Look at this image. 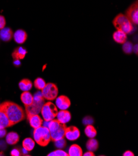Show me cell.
I'll return each mask as SVG.
<instances>
[{"instance_id": "1", "label": "cell", "mask_w": 138, "mask_h": 156, "mask_svg": "<svg viewBox=\"0 0 138 156\" xmlns=\"http://www.w3.org/2000/svg\"><path fill=\"white\" fill-rule=\"evenodd\" d=\"M0 108L9 119L12 126L24 119L25 114L22 108L12 101H6L0 104Z\"/></svg>"}, {"instance_id": "2", "label": "cell", "mask_w": 138, "mask_h": 156, "mask_svg": "<svg viewBox=\"0 0 138 156\" xmlns=\"http://www.w3.org/2000/svg\"><path fill=\"white\" fill-rule=\"evenodd\" d=\"M33 136L35 143L42 147L47 146L52 141L49 129L43 126L34 129Z\"/></svg>"}, {"instance_id": "3", "label": "cell", "mask_w": 138, "mask_h": 156, "mask_svg": "<svg viewBox=\"0 0 138 156\" xmlns=\"http://www.w3.org/2000/svg\"><path fill=\"white\" fill-rule=\"evenodd\" d=\"M114 27L119 30H121L126 34H130L134 29L133 25L126 15L119 14L113 21Z\"/></svg>"}, {"instance_id": "4", "label": "cell", "mask_w": 138, "mask_h": 156, "mask_svg": "<svg viewBox=\"0 0 138 156\" xmlns=\"http://www.w3.org/2000/svg\"><path fill=\"white\" fill-rule=\"evenodd\" d=\"M45 103V99L43 97L42 93H37L34 97L33 103L29 106H25V113L39 115L42 110V108Z\"/></svg>"}, {"instance_id": "5", "label": "cell", "mask_w": 138, "mask_h": 156, "mask_svg": "<svg viewBox=\"0 0 138 156\" xmlns=\"http://www.w3.org/2000/svg\"><path fill=\"white\" fill-rule=\"evenodd\" d=\"M58 112V110L56 106L50 101L43 104L40 112L45 121H49L55 119Z\"/></svg>"}, {"instance_id": "6", "label": "cell", "mask_w": 138, "mask_h": 156, "mask_svg": "<svg viewBox=\"0 0 138 156\" xmlns=\"http://www.w3.org/2000/svg\"><path fill=\"white\" fill-rule=\"evenodd\" d=\"M42 95L45 100L50 101L55 100L58 95V88L53 83H46L45 87L42 90Z\"/></svg>"}, {"instance_id": "7", "label": "cell", "mask_w": 138, "mask_h": 156, "mask_svg": "<svg viewBox=\"0 0 138 156\" xmlns=\"http://www.w3.org/2000/svg\"><path fill=\"white\" fill-rule=\"evenodd\" d=\"M133 24L137 25L138 24V2H134L126 10V14Z\"/></svg>"}, {"instance_id": "8", "label": "cell", "mask_w": 138, "mask_h": 156, "mask_svg": "<svg viewBox=\"0 0 138 156\" xmlns=\"http://www.w3.org/2000/svg\"><path fill=\"white\" fill-rule=\"evenodd\" d=\"M81 136V133L79 129L74 126H71L69 127H66L65 129V137L68 140L73 141H76Z\"/></svg>"}, {"instance_id": "9", "label": "cell", "mask_w": 138, "mask_h": 156, "mask_svg": "<svg viewBox=\"0 0 138 156\" xmlns=\"http://www.w3.org/2000/svg\"><path fill=\"white\" fill-rule=\"evenodd\" d=\"M66 124L61 123L59 126L55 129L54 131L50 132L51 136V139L53 141H56L58 140L63 139L65 137V129L66 128Z\"/></svg>"}, {"instance_id": "10", "label": "cell", "mask_w": 138, "mask_h": 156, "mask_svg": "<svg viewBox=\"0 0 138 156\" xmlns=\"http://www.w3.org/2000/svg\"><path fill=\"white\" fill-rule=\"evenodd\" d=\"M70 99L65 95H60L56 98V106L60 110H65L71 106Z\"/></svg>"}, {"instance_id": "11", "label": "cell", "mask_w": 138, "mask_h": 156, "mask_svg": "<svg viewBox=\"0 0 138 156\" xmlns=\"http://www.w3.org/2000/svg\"><path fill=\"white\" fill-rule=\"evenodd\" d=\"M26 115L30 126L34 129H36L42 126L43 121L39 115L27 114Z\"/></svg>"}, {"instance_id": "12", "label": "cell", "mask_w": 138, "mask_h": 156, "mask_svg": "<svg viewBox=\"0 0 138 156\" xmlns=\"http://www.w3.org/2000/svg\"><path fill=\"white\" fill-rule=\"evenodd\" d=\"M14 41L19 44H24L27 39V34L22 29H18L13 34Z\"/></svg>"}, {"instance_id": "13", "label": "cell", "mask_w": 138, "mask_h": 156, "mask_svg": "<svg viewBox=\"0 0 138 156\" xmlns=\"http://www.w3.org/2000/svg\"><path fill=\"white\" fill-rule=\"evenodd\" d=\"M56 119L63 124H66L71 119V115L67 110H60L56 115Z\"/></svg>"}, {"instance_id": "14", "label": "cell", "mask_w": 138, "mask_h": 156, "mask_svg": "<svg viewBox=\"0 0 138 156\" xmlns=\"http://www.w3.org/2000/svg\"><path fill=\"white\" fill-rule=\"evenodd\" d=\"M27 53L26 49L22 47H18L16 48L12 53V57L14 60H22L24 59Z\"/></svg>"}, {"instance_id": "15", "label": "cell", "mask_w": 138, "mask_h": 156, "mask_svg": "<svg viewBox=\"0 0 138 156\" xmlns=\"http://www.w3.org/2000/svg\"><path fill=\"white\" fill-rule=\"evenodd\" d=\"M13 37V33L11 29L4 27L0 30V38L5 42H9Z\"/></svg>"}, {"instance_id": "16", "label": "cell", "mask_w": 138, "mask_h": 156, "mask_svg": "<svg viewBox=\"0 0 138 156\" xmlns=\"http://www.w3.org/2000/svg\"><path fill=\"white\" fill-rule=\"evenodd\" d=\"M113 39L116 43L123 44L127 41V34L121 30H117L113 34Z\"/></svg>"}, {"instance_id": "17", "label": "cell", "mask_w": 138, "mask_h": 156, "mask_svg": "<svg viewBox=\"0 0 138 156\" xmlns=\"http://www.w3.org/2000/svg\"><path fill=\"white\" fill-rule=\"evenodd\" d=\"M21 100L25 106L31 105L34 101V96L29 91H23L21 95Z\"/></svg>"}, {"instance_id": "18", "label": "cell", "mask_w": 138, "mask_h": 156, "mask_svg": "<svg viewBox=\"0 0 138 156\" xmlns=\"http://www.w3.org/2000/svg\"><path fill=\"white\" fill-rule=\"evenodd\" d=\"M19 141V136L17 133L11 132L6 134V141L9 145L16 144Z\"/></svg>"}, {"instance_id": "19", "label": "cell", "mask_w": 138, "mask_h": 156, "mask_svg": "<svg viewBox=\"0 0 138 156\" xmlns=\"http://www.w3.org/2000/svg\"><path fill=\"white\" fill-rule=\"evenodd\" d=\"M68 156H82L83 154L81 147L76 144H74L70 146L68 151Z\"/></svg>"}, {"instance_id": "20", "label": "cell", "mask_w": 138, "mask_h": 156, "mask_svg": "<svg viewBox=\"0 0 138 156\" xmlns=\"http://www.w3.org/2000/svg\"><path fill=\"white\" fill-rule=\"evenodd\" d=\"M11 126H12V125L9 119L2 109L0 108V127L6 128Z\"/></svg>"}, {"instance_id": "21", "label": "cell", "mask_w": 138, "mask_h": 156, "mask_svg": "<svg viewBox=\"0 0 138 156\" xmlns=\"http://www.w3.org/2000/svg\"><path fill=\"white\" fill-rule=\"evenodd\" d=\"M32 86H33L32 82L27 79H22L19 83V87L23 91L30 90L32 89Z\"/></svg>"}, {"instance_id": "22", "label": "cell", "mask_w": 138, "mask_h": 156, "mask_svg": "<svg viewBox=\"0 0 138 156\" xmlns=\"http://www.w3.org/2000/svg\"><path fill=\"white\" fill-rule=\"evenodd\" d=\"M35 141L32 138H25L22 141V147L27 151H32L35 147Z\"/></svg>"}, {"instance_id": "23", "label": "cell", "mask_w": 138, "mask_h": 156, "mask_svg": "<svg viewBox=\"0 0 138 156\" xmlns=\"http://www.w3.org/2000/svg\"><path fill=\"white\" fill-rule=\"evenodd\" d=\"M86 147L88 151L95 152L99 148V142L94 138H89L86 143Z\"/></svg>"}, {"instance_id": "24", "label": "cell", "mask_w": 138, "mask_h": 156, "mask_svg": "<svg viewBox=\"0 0 138 156\" xmlns=\"http://www.w3.org/2000/svg\"><path fill=\"white\" fill-rule=\"evenodd\" d=\"M84 133L89 138H94L97 136V130L93 124L87 125L85 128Z\"/></svg>"}, {"instance_id": "25", "label": "cell", "mask_w": 138, "mask_h": 156, "mask_svg": "<svg viewBox=\"0 0 138 156\" xmlns=\"http://www.w3.org/2000/svg\"><path fill=\"white\" fill-rule=\"evenodd\" d=\"M133 45L131 42L126 41L123 44V51L126 54H131L133 51Z\"/></svg>"}, {"instance_id": "26", "label": "cell", "mask_w": 138, "mask_h": 156, "mask_svg": "<svg viewBox=\"0 0 138 156\" xmlns=\"http://www.w3.org/2000/svg\"><path fill=\"white\" fill-rule=\"evenodd\" d=\"M45 85H46L45 81L43 79H42V78H40V77L37 78L34 82V87L37 90H42L45 87Z\"/></svg>"}, {"instance_id": "27", "label": "cell", "mask_w": 138, "mask_h": 156, "mask_svg": "<svg viewBox=\"0 0 138 156\" xmlns=\"http://www.w3.org/2000/svg\"><path fill=\"white\" fill-rule=\"evenodd\" d=\"M48 156H68V154L65 151H63L61 149H58L56 151L49 153Z\"/></svg>"}, {"instance_id": "28", "label": "cell", "mask_w": 138, "mask_h": 156, "mask_svg": "<svg viewBox=\"0 0 138 156\" xmlns=\"http://www.w3.org/2000/svg\"><path fill=\"white\" fill-rule=\"evenodd\" d=\"M55 146L58 149H63L66 146V142L64 139V138L58 140V141H55Z\"/></svg>"}, {"instance_id": "29", "label": "cell", "mask_w": 138, "mask_h": 156, "mask_svg": "<svg viewBox=\"0 0 138 156\" xmlns=\"http://www.w3.org/2000/svg\"><path fill=\"white\" fill-rule=\"evenodd\" d=\"M82 122L84 125H90V124H93L94 123V119L90 116H86L83 119Z\"/></svg>"}, {"instance_id": "30", "label": "cell", "mask_w": 138, "mask_h": 156, "mask_svg": "<svg viewBox=\"0 0 138 156\" xmlns=\"http://www.w3.org/2000/svg\"><path fill=\"white\" fill-rule=\"evenodd\" d=\"M6 24V19L2 15H0V30L5 27Z\"/></svg>"}, {"instance_id": "31", "label": "cell", "mask_w": 138, "mask_h": 156, "mask_svg": "<svg viewBox=\"0 0 138 156\" xmlns=\"http://www.w3.org/2000/svg\"><path fill=\"white\" fill-rule=\"evenodd\" d=\"M10 154L11 156H19L21 155V151L18 148H15L11 151Z\"/></svg>"}, {"instance_id": "32", "label": "cell", "mask_w": 138, "mask_h": 156, "mask_svg": "<svg viewBox=\"0 0 138 156\" xmlns=\"http://www.w3.org/2000/svg\"><path fill=\"white\" fill-rule=\"evenodd\" d=\"M7 134V131L6 128L0 127V138L4 137Z\"/></svg>"}, {"instance_id": "33", "label": "cell", "mask_w": 138, "mask_h": 156, "mask_svg": "<svg viewBox=\"0 0 138 156\" xmlns=\"http://www.w3.org/2000/svg\"><path fill=\"white\" fill-rule=\"evenodd\" d=\"M123 156H134V154L131 152V151H126L125 152L123 153Z\"/></svg>"}, {"instance_id": "34", "label": "cell", "mask_w": 138, "mask_h": 156, "mask_svg": "<svg viewBox=\"0 0 138 156\" xmlns=\"http://www.w3.org/2000/svg\"><path fill=\"white\" fill-rule=\"evenodd\" d=\"M82 155H84V156H94L95 154H94V152L88 151L87 152H85L84 154H83Z\"/></svg>"}, {"instance_id": "35", "label": "cell", "mask_w": 138, "mask_h": 156, "mask_svg": "<svg viewBox=\"0 0 138 156\" xmlns=\"http://www.w3.org/2000/svg\"><path fill=\"white\" fill-rule=\"evenodd\" d=\"M14 64L15 66H20L21 65V62L19 60H14Z\"/></svg>"}, {"instance_id": "36", "label": "cell", "mask_w": 138, "mask_h": 156, "mask_svg": "<svg viewBox=\"0 0 138 156\" xmlns=\"http://www.w3.org/2000/svg\"><path fill=\"white\" fill-rule=\"evenodd\" d=\"M133 51L134 52H135V53L136 54H137V45H135L134 46H133Z\"/></svg>"}]
</instances>
